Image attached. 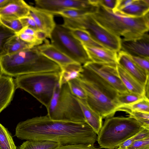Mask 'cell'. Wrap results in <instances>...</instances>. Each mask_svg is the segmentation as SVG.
I'll return each mask as SVG.
<instances>
[{
	"label": "cell",
	"instance_id": "1",
	"mask_svg": "<svg viewBox=\"0 0 149 149\" xmlns=\"http://www.w3.org/2000/svg\"><path fill=\"white\" fill-rule=\"evenodd\" d=\"M97 135L86 122L53 120L46 115L19 123L15 129V136L22 140L51 141L62 145H93Z\"/></svg>",
	"mask_w": 149,
	"mask_h": 149
},
{
	"label": "cell",
	"instance_id": "2",
	"mask_svg": "<svg viewBox=\"0 0 149 149\" xmlns=\"http://www.w3.org/2000/svg\"><path fill=\"white\" fill-rule=\"evenodd\" d=\"M82 66L77 79L86 94L88 104L103 119L113 116L118 107V93L98 75Z\"/></svg>",
	"mask_w": 149,
	"mask_h": 149
},
{
	"label": "cell",
	"instance_id": "3",
	"mask_svg": "<svg viewBox=\"0 0 149 149\" xmlns=\"http://www.w3.org/2000/svg\"><path fill=\"white\" fill-rule=\"evenodd\" d=\"M36 46L12 54L0 55L1 74L17 77L33 73L60 72V66L40 53Z\"/></svg>",
	"mask_w": 149,
	"mask_h": 149
},
{
	"label": "cell",
	"instance_id": "4",
	"mask_svg": "<svg viewBox=\"0 0 149 149\" xmlns=\"http://www.w3.org/2000/svg\"><path fill=\"white\" fill-rule=\"evenodd\" d=\"M91 15L101 26L123 40L137 39L149 31V13L140 17H131L114 13L99 4Z\"/></svg>",
	"mask_w": 149,
	"mask_h": 149
},
{
	"label": "cell",
	"instance_id": "5",
	"mask_svg": "<svg viewBox=\"0 0 149 149\" xmlns=\"http://www.w3.org/2000/svg\"><path fill=\"white\" fill-rule=\"evenodd\" d=\"M143 128L129 116H113L105 119L97 140L100 148L115 149Z\"/></svg>",
	"mask_w": 149,
	"mask_h": 149
},
{
	"label": "cell",
	"instance_id": "6",
	"mask_svg": "<svg viewBox=\"0 0 149 149\" xmlns=\"http://www.w3.org/2000/svg\"><path fill=\"white\" fill-rule=\"evenodd\" d=\"M46 108L47 115L53 120L86 122L79 104L70 91L67 83L61 88L58 84L56 85Z\"/></svg>",
	"mask_w": 149,
	"mask_h": 149
},
{
	"label": "cell",
	"instance_id": "7",
	"mask_svg": "<svg viewBox=\"0 0 149 149\" xmlns=\"http://www.w3.org/2000/svg\"><path fill=\"white\" fill-rule=\"evenodd\" d=\"M59 72L36 73L18 76L14 81L16 88L28 93L46 108L58 84Z\"/></svg>",
	"mask_w": 149,
	"mask_h": 149
},
{
	"label": "cell",
	"instance_id": "8",
	"mask_svg": "<svg viewBox=\"0 0 149 149\" xmlns=\"http://www.w3.org/2000/svg\"><path fill=\"white\" fill-rule=\"evenodd\" d=\"M61 25L69 29H79L86 31L92 39L106 48L118 52L120 50L121 38L100 25L91 14L74 18H63Z\"/></svg>",
	"mask_w": 149,
	"mask_h": 149
},
{
	"label": "cell",
	"instance_id": "9",
	"mask_svg": "<svg viewBox=\"0 0 149 149\" xmlns=\"http://www.w3.org/2000/svg\"><path fill=\"white\" fill-rule=\"evenodd\" d=\"M50 39L52 44L75 62L83 65L91 61L83 45L61 25L56 24Z\"/></svg>",
	"mask_w": 149,
	"mask_h": 149
},
{
	"label": "cell",
	"instance_id": "10",
	"mask_svg": "<svg viewBox=\"0 0 149 149\" xmlns=\"http://www.w3.org/2000/svg\"><path fill=\"white\" fill-rule=\"evenodd\" d=\"M117 64H101L92 61L83 65L95 72L115 89L119 93L129 92L119 76Z\"/></svg>",
	"mask_w": 149,
	"mask_h": 149
},
{
	"label": "cell",
	"instance_id": "11",
	"mask_svg": "<svg viewBox=\"0 0 149 149\" xmlns=\"http://www.w3.org/2000/svg\"><path fill=\"white\" fill-rule=\"evenodd\" d=\"M35 7L52 14L70 8L86 9L93 6L89 0H35Z\"/></svg>",
	"mask_w": 149,
	"mask_h": 149
},
{
	"label": "cell",
	"instance_id": "12",
	"mask_svg": "<svg viewBox=\"0 0 149 149\" xmlns=\"http://www.w3.org/2000/svg\"><path fill=\"white\" fill-rule=\"evenodd\" d=\"M120 51L131 56L149 58L148 32L137 39L126 40L121 39Z\"/></svg>",
	"mask_w": 149,
	"mask_h": 149
},
{
	"label": "cell",
	"instance_id": "13",
	"mask_svg": "<svg viewBox=\"0 0 149 149\" xmlns=\"http://www.w3.org/2000/svg\"><path fill=\"white\" fill-rule=\"evenodd\" d=\"M30 6L22 0H11L0 8V17L8 19H19L28 16Z\"/></svg>",
	"mask_w": 149,
	"mask_h": 149
},
{
	"label": "cell",
	"instance_id": "14",
	"mask_svg": "<svg viewBox=\"0 0 149 149\" xmlns=\"http://www.w3.org/2000/svg\"><path fill=\"white\" fill-rule=\"evenodd\" d=\"M118 53L117 64L135 78L144 87L149 80V75L132 59L130 55L121 51Z\"/></svg>",
	"mask_w": 149,
	"mask_h": 149
},
{
	"label": "cell",
	"instance_id": "15",
	"mask_svg": "<svg viewBox=\"0 0 149 149\" xmlns=\"http://www.w3.org/2000/svg\"><path fill=\"white\" fill-rule=\"evenodd\" d=\"M29 15L34 20L38 30L46 32L50 38L51 34L56 25L54 15L35 7L30 6Z\"/></svg>",
	"mask_w": 149,
	"mask_h": 149
},
{
	"label": "cell",
	"instance_id": "16",
	"mask_svg": "<svg viewBox=\"0 0 149 149\" xmlns=\"http://www.w3.org/2000/svg\"><path fill=\"white\" fill-rule=\"evenodd\" d=\"M44 42L43 44L36 46L38 50L41 54L58 64L61 68L68 64L75 62L50 44L47 39Z\"/></svg>",
	"mask_w": 149,
	"mask_h": 149
},
{
	"label": "cell",
	"instance_id": "17",
	"mask_svg": "<svg viewBox=\"0 0 149 149\" xmlns=\"http://www.w3.org/2000/svg\"><path fill=\"white\" fill-rule=\"evenodd\" d=\"M83 46L92 62L101 64H117L118 53L116 52L105 48Z\"/></svg>",
	"mask_w": 149,
	"mask_h": 149
},
{
	"label": "cell",
	"instance_id": "18",
	"mask_svg": "<svg viewBox=\"0 0 149 149\" xmlns=\"http://www.w3.org/2000/svg\"><path fill=\"white\" fill-rule=\"evenodd\" d=\"M16 87L12 77L0 76V113L10 104L14 94Z\"/></svg>",
	"mask_w": 149,
	"mask_h": 149
},
{
	"label": "cell",
	"instance_id": "19",
	"mask_svg": "<svg viewBox=\"0 0 149 149\" xmlns=\"http://www.w3.org/2000/svg\"><path fill=\"white\" fill-rule=\"evenodd\" d=\"M149 12V0H132L126 6L113 12L125 16L140 17L145 15Z\"/></svg>",
	"mask_w": 149,
	"mask_h": 149
},
{
	"label": "cell",
	"instance_id": "20",
	"mask_svg": "<svg viewBox=\"0 0 149 149\" xmlns=\"http://www.w3.org/2000/svg\"><path fill=\"white\" fill-rule=\"evenodd\" d=\"M76 97L80 106L86 122L98 135L102 125V117L89 107L86 100Z\"/></svg>",
	"mask_w": 149,
	"mask_h": 149
},
{
	"label": "cell",
	"instance_id": "21",
	"mask_svg": "<svg viewBox=\"0 0 149 149\" xmlns=\"http://www.w3.org/2000/svg\"><path fill=\"white\" fill-rule=\"evenodd\" d=\"M117 68L120 78L127 91L129 92L146 97L145 87L135 78L118 64Z\"/></svg>",
	"mask_w": 149,
	"mask_h": 149
},
{
	"label": "cell",
	"instance_id": "22",
	"mask_svg": "<svg viewBox=\"0 0 149 149\" xmlns=\"http://www.w3.org/2000/svg\"><path fill=\"white\" fill-rule=\"evenodd\" d=\"M83 70L82 65L76 62L68 64L61 68L59 73L58 85L60 88L71 80L77 79Z\"/></svg>",
	"mask_w": 149,
	"mask_h": 149
},
{
	"label": "cell",
	"instance_id": "23",
	"mask_svg": "<svg viewBox=\"0 0 149 149\" xmlns=\"http://www.w3.org/2000/svg\"><path fill=\"white\" fill-rule=\"evenodd\" d=\"M36 46L34 44L26 42L16 35L6 44L4 54H10Z\"/></svg>",
	"mask_w": 149,
	"mask_h": 149
},
{
	"label": "cell",
	"instance_id": "24",
	"mask_svg": "<svg viewBox=\"0 0 149 149\" xmlns=\"http://www.w3.org/2000/svg\"><path fill=\"white\" fill-rule=\"evenodd\" d=\"M61 145L58 143L49 141L26 140L17 149H54Z\"/></svg>",
	"mask_w": 149,
	"mask_h": 149
},
{
	"label": "cell",
	"instance_id": "25",
	"mask_svg": "<svg viewBox=\"0 0 149 149\" xmlns=\"http://www.w3.org/2000/svg\"><path fill=\"white\" fill-rule=\"evenodd\" d=\"M96 8L97 7L93 6L86 9H67L52 14L61 16L63 18H74L87 14H92L95 12Z\"/></svg>",
	"mask_w": 149,
	"mask_h": 149
},
{
	"label": "cell",
	"instance_id": "26",
	"mask_svg": "<svg viewBox=\"0 0 149 149\" xmlns=\"http://www.w3.org/2000/svg\"><path fill=\"white\" fill-rule=\"evenodd\" d=\"M70 30L72 35L83 45L104 48L94 40L85 31L79 29H73Z\"/></svg>",
	"mask_w": 149,
	"mask_h": 149
},
{
	"label": "cell",
	"instance_id": "27",
	"mask_svg": "<svg viewBox=\"0 0 149 149\" xmlns=\"http://www.w3.org/2000/svg\"><path fill=\"white\" fill-rule=\"evenodd\" d=\"M137 111L149 113V100L145 98L132 104L119 107L117 111Z\"/></svg>",
	"mask_w": 149,
	"mask_h": 149
},
{
	"label": "cell",
	"instance_id": "28",
	"mask_svg": "<svg viewBox=\"0 0 149 149\" xmlns=\"http://www.w3.org/2000/svg\"><path fill=\"white\" fill-rule=\"evenodd\" d=\"M0 149H17L8 130L0 123Z\"/></svg>",
	"mask_w": 149,
	"mask_h": 149
},
{
	"label": "cell",
	"instance_id": "29",
	"mask_svg": "<svg viewBox=\"0 0 149 149\" xmlns=\"http://www.w3.org/2000/svg\"><path fill=\"white\" fill-rule=\"evenodd\" d=\"M145 98H147L143 95L129 92L118 93L117 98L118 107L120 106L132 104Z\"/></svg>",
	"mask_w": 149,
	"mask_h": 149
},
{
	"label": "cell",
	"instance_id": "30",
	"mask_svg": "<svg viewBox=\"0 0 149 149\" xmlns=\"http://www.w3.org/2000/svg\"><path fill=\"white\" fill-rule=\"evenodd\" d=\"M17 34L0 23V55L5 53L6 46Z\"/></svg>",
	"mask_w": 149,
	"mask_h": 149
},
{
	"label": "cell",
	"instance_id": "31",
	"mask_svg": "<svg viewBox=\"0 0 149 149\" xmlns=\"http://www.w3.org/2000/svg\"><path fill=\"white\" fill-rule=\"evenodd\" d=\"M129 116L135 119L143 128L149 130V113L137 111H125Z\"/></svg>",
	"mask_w": 149,
	"mask_h": 149
},
{
	"label": "cell",
	"instance_id": "32",
	"mask_svg": "<svg viewBox=\"0 0 149 149\" xmlns=\"http://www.w3.org/2000/svg\"><path fill=\"white\" fill-rule=\"evenodd\" d=\"M67 83L70 91L74 96L81 99H86L85 92L77 79L69 81Z\"/></svg>",
	"mask_w": 149,
	"mask_h": 149
},
{
	"label": "cell",
	"instance_id": "33",
	"mask_svg": "<svg viewBox=\"0 0 149 149\" xmlns=\"http://www.w3.org/2000/svg\"><path fill=\"white\" fill-rule=\"evenodd\" d=\"M149 137V130L143 128L136 134L128 139L115 149H126L135 140Z\"/></svg>",
	"mask_w": 149,
	"mask_h": 149
},
{
	"label": "cell",
	"instance_id": "34",
	"mask_svg": "<svg viewBox=\"0 0 149 149\" xmlns=\"http://www.w3.org/2000/svg\"><path fill=\"white\" fill-rule=\"evenodd\" d=\"M0 23L14 31L17 34L23 28L19 19L8 20L0 17Z\"/></svg>",
	"mask_w": 149,
	"mask_h": 149
},
{
	"label": "cell",
	"instance_id": "35",
	"mask_svg": "<svg viewBox=\"0 0 149 149\" xmlns=\"http://www.w3.org/2000/svg\"><path fill=\"white\" fill-rule=\"evenodd\" d=\"M126 149H149V137L134 140Z\"/></svg>",
	"mask_w": 149,
	"mask_h": 149
},
{
	"label": "cell",
	"instance_id": "36",
	"mask_svg": "<svg viewBox=\"0 0 149 149\" xmlns=\"http://www.w3.org/2000/svg\"><path fill=\"white\" fill-rule=\"evenodd\" d=\"M133 61L148 75H149V58L143 57L132 56Z\"/></svg>",
	"mask_w": 149,
	"mask_h": 149
},
{
	"label": "cell",
	"instance_id": "37",
	"mask_svg": "<svg viewBox=\"0 0 149 149\" xmlns=\"http://www.w3.org/2000/svg\"><path fill=\"white\" fill-rule=\"evenodd\" d=\"M17 35L22 40L27 43L34 44L36 46L42 44L43 42L37 40L35 36L19 32Z\"/></svg>",
	"mask_w": 149,
	"mask_h": 149
},
{
	"label": "cell",
	"instance_id": "38",
	"mask_svg": "<svg viewBox=\"0 0 149 149\" xmlns=\"http://www.w3.org/2000/svg\"><path fill=\"white\" fill-rule=\"evenodd\" d=\"M54 149H97L93 145L74 144L61 145Z\"/></svg>",
	"mask_w": 149,
	"mask_h": 149
},
{
	"label": "cell",
	"instance_id": "39",
	"mask_svg": "<svg viewBox=\"0 0 149 149\" xmlns=\"http://www.w3.org/2000/svg\"><path fill=\"white\" fill-rule=\"evenodd\" d=\"M23 28L28 27L36 31L38 30L36 23L33 19L28 15L19 19Z\"/></svg>",
	"mask_w": 149,
	"mask_h": 149
},
{
	"label": "cell",
	"instance_id": "40",
	"mask_svg": "<svg viewBox=\"0 0 149 149\" xmlns=\"http://www.w3.org/2000/svg\"><path fill=\"white\" fill-rule=\"evenodd\" d=\"M117 0H99V4L104 7L113 10L115 8Z\"/></svg>",
	"mask_w": 149,
	"mask_h": 149
},
{
	"label": "cell",
	"instance_id": "41",
	"mask_svg": "<svg viewBox=\"0 0 149 149\" xmlns=\"http://www.w3.org/2000/svg\"><path fill=\"white\" fill-rule=\"evenodd\" d=\"M35 36L37 40L42 42L46 40L47 38H50L49 36L46 32L40 30L36 31Z\"/></svg>",
	"mask_w": 149,
	"mask_h": 149
},
{
	"label": "cell",
	"instance_id": "42",
	"mask_svg": "<svg viewBox=\"0 0 149 149\" xmlns=\"http://www.w3.org/2000/svg\"><path fill=\"white\" fill-rule=\"evenodd\" d=\"M35 31L32 29L28 27H25L23 28L19 32H21L32 36H35Z\"/></svg>",
	"mask_w": 149,
	"mask_h": 149
},
{
	"label": "cell",
	"instance_id": "43",
	"mask_svg": "<svg viewBox=\"0 0 149 149\" xmlns=\"http://www.w3.org/2000/svg\"><path fill=\"white\" fill-rule=\"evenodd\" d=\"M11 0H0V8L5 5Z\"/></svg>",
	"mask_w": 149,
	"mask_h": 149
},
{
	"label": "cell",
	"instance_id": "44",
	"mask_svg": "<svg viewBox=\"0 0 149 149\" xmlns=\"http://www.w3.org/2000/svg\"><path fill=\"white\" fill-rule=\"evenodd\" d=\"M1 75H2V74H1V71H0V76H1Z\"/></svg>",
	"mask_w": 149,
	"mask_h": 149
}]
</instances>
